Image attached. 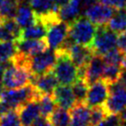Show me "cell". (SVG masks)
I'll list each match as a JSON object with an SVG mask.
<instances>
[{
	"instance_id": "1",
	"label": "cell",
	"mask_w": 126,
	"mask_h": 126,
	"mask_svg": "<svg viewBox=\"0 0 126 126\" xmlns=\"http://www.w3.org/2000/svg\"><path fill=\"white\" fill-rule=\"evenodd\" d=\"M97 26L86 16H79L69 23L68 36L75 43L90 47L94 41Z\"/></svg>"
},
{
	"instance_id": "2",
	"label": "cell",
	"mask_w": 126,
	"mask_h": 126,
	"mask_svg": "<svg viewBox=\"0 0 126 126\" xmlns=\"http://www.w3.org/2000/svg\"><path fill=\"white\" fill-rule=\"evenodd\" d=\"M57 59L53 72L60 85L71 86L77 79V67L66 51L55 49Z\"/></svg>"
},
{
	"instance_id": "3",
	"label": "cell",
	"mask_w": 126,
	"mask_h": 126,
	"mask_svg": "<svg viewBox=\"0 0 126 126\" xmlns=\"http://www.w3.org/2000/svg\"><path fill=\"white\" fill-rule=\"evenodd\" d=\"M40 96L35 88L32 84H29L23 88L4 89L0 94V100L10 109H18L27 102L38 99Z\"/></svg>"
},
{
	"instance_id": "4",
	"label": "cell",
	"mask_w": 126,
	"mask_h": 126,
	"mask_svg": "<svg viewBox=\"0 0 126 126\" xmlns=\"http://www.w3.org/2000/svg\"><path fill=\"white\" fill-rule=\"evenodd\" d=\"M118 35L108 26V24L97 26V32L94 41L91 44V49L94 53L104 55L111 50L117 48Z\"/></svg>"
},
{
	"instance_id": "5",
	"label": "cell",
	"mask_w": 126,
	"mask_h": 126,
	"mask_svg": "<svg viewBox=\"0 0 126 126\" xmlns=\"http://www.w3.org/2000/svg\"><path fill=\"white\" fill-rule=\"evenodd\" d=\"M32 73L26 65H18L11 63L7 67L3 77L4 88L7 89L23 88L27 85L31 84Z\"/></svg>"
},
{
	"instance_id": "6",
	"label": "cell",
	"mask_w": 126,
	"mask_h": 126,
	"mask_svg": "<svg viewBox=\"0 0 126 126\" xmlns=\"http://www.w3.org/2000/svg\"><path fill=\"white\" fill-rule=\"evenodd\" d=\"M56 59V51L52 48H48L44 52L31 57L29 59V69L32 76H40L53 71Z\"/></svg>"
},
{
	"instance_id": "7",
	"label": "cell",
	"mask_w": 126,
	"mask_h": 126,
	"mask_svg": "<svg viewBox=\"0 0 126 126\" xmlns=\"http://www.w3.org/2000/svg\"><path fill=\"white\" fill-rule=\"evenodd\" d=\"M113 7H109L100 2H94L84 9V16L90 19L96 26L108 24L115 13Z\"/></svg>"
},
{
	"instance_id": "8",
	"label": "cell",
	"mask_w": 126,
	"mask_h": 126,
	"mask_svg": "<svg viewBox=\"0 0 126 126\" xmlns=\"http://www.w3.org/2000/svg\"><path fill=\"white\" fill-rule=\"evenodd\" d=\"M69 23L63 20L56 21L50 25L46 35L48 45L52 49H58L68 37Z\"/></svg>"
},
{
	"instance_id": "9",
	"label": "cell",
	"mask_w": 126,
	"mask_h": 126,
	"mask_svg": "<svg viewBox=\"0 0 126 126\" xmlns=\"http://www.w3.org/2000/svg\"><path fill=\"white\" fill-rule=\"evenodd\" d=\"M109 95L110 92L108 83L103 79H100L89 86L86 98V104L90 108L103 105L107 100Z\"/></svg>"
},
{
	"instance_id": "10",
	"label": "cell",
	"mask_w": 126,
	"mask_h": 126,
	"mask_svg": "<svg viewBox=\"0 0 126 126\" xmlns=\"http://www.w3.org/2000/svg\"><path fill=\"white\" fill-rule=\"evenodd\" d=\"M31 84L40 95H53L59 82L54 73L50 71L40 76H32Z\"/></svg>"
},
{
	"instance_id": "11",
	"label": "cell",
	"mask_w": 126,
	"mask_h": 126,
	"mask_svg": "<svg viewBox=\"0 0 126 126\" xmlns=\"http://www.w3.org/2000/svg\"><path fill=\"white\" fill-rule=\"evenodd\" d=\"M17 53L31 58L40 53H42L50 48L46 38L20 40L16 42Z\"/></svg>"
},
{
	"instance_id": "12",
	"label": "cell",
	"mask_w": 126,
	"mask_h": 126,
	"mask_svg": "<svg viewBox=\"0 0 126 126\" xmlns=\"http://www.w3.org/2000/svg\"><path fill=\"white\" fill-rule=\"evenodd\" d=\"M22 28L15 18L3 19L0 24V42H17L21 40Z\"/></svg>"
},
{
	"instance_id": "13",
	"label": "cell",
	"mask_w": 126,
	"mask_h": 126,
	"mask_svg": "<svg viewBox=\"0 0 126 126\" xmlns=\"http://www.w3.org/2000/svg\"><path fill=\"white\" fill-rule=\"evenodd\" d=\"M105 68V61L103 56L98 53H94L87 66V73L85 80L89 86L95 82L100 80Z\"/></svg>"
},
{
	"instance_id": "14",
	"label": "cell",
	"mask_w": 126,
	"mask_h": 126,
	"mask_svg": "<svg viewBox=\"0 0 126 126\" xmlns=\"http://www.w3.org/2000/svg\"><path fill=\"white\" fill-rule=\"evenodd\" d=\"M67 53L77 68L87 66L92 55L94 54V52L91 49V47L77 44V43L71 46L67 51Z\"/></svg>"
},
{
	"instance_id": "15",
	"label": "cell",
	"mask_w": 126,
	"mask_h": 126,
	"mask_svg": "<svg viewBox=\"0 0 126 126\" xmlns=\"http://www.w3.org/2000/svg\"><path fill=\"white\" fill-rule=\"evenodd\" d=\"M17 110H18V114L23 126H32V123L42 116L39 98L25 103L24 105L20 106Z\"/></svg>"
},
{
	"instance_id": "16",
	"label": "cell",
	"mask_w": 126,
	"mask_h": 126,
	"mask_svg": "<svg viewBox=\"0 0 126 126\" xmlns=\"http://www.w3.org/2000/svg\"><path fill=\"white\" fill-rule=\"evenodd\" d=\"M53 97L58 107L69 110L77 104V99L70 86L61 85L55 88Z\"/></svg>"
},
{
	"instance_id": "17",
	"label": "cell",
	"mask_w": 126,
	"mask_h": 126,
	"mask_svg": "<svg viewBox=\"0 0 126 126\" xmlns=\"http://www.w3.org/2000/svg\"><path fill=\"white\" fill-rule=\"evenodd\" d=\"M90 107L86 102L77 103L70 110L71 124L70 126H89L90 124Z\"/></svg>"
},
{
	"instance_id": "18",
	"label": "cell",
	"mask_w": 126,
	"mask_h": 126,
	"mask_svg": "<svg viewBox=\"0 0 126 126\" xmlns=\"http://www.w3.org/2000/svg\"><path fill=\"white\" fill-rule=\"evenodd\" d=\"M103 106L108 114H118L126 107V89L110 94Z\"/></svg>"
},
{
	"instance_id": "19",
	"label": "cell",
	"mask_w": 126,
	"mask_h": 126,
	"mask_svg": "<svg viewBox=\"0 0 126 126\" xmlns=\"http://www.w3.org/2000/svg\"><path fill=\"white\" fill-rule=\"evenodd\" d=\"M83 7V0H70V2L59 9V17L62 20L71 23L79 17L80 9Z\"/></svg>"
},
{
	"instance_id": "20",
	"label": "cell",
	"mask_w": 126,
	"mask_h": 126,
	"mask_svg": "<svg viewBox=\"0 0 126 126\" xmlns=\"http://www.w3.org/2000/svg\"><path fill=\"white\" fill-rule=\"evenodd\" d=\"M48 28L43 22L38 19L34 24L22 29L21 40H30V39H43L46 38Z\"/></svg>"
},
{
	"instance_id": "21",
	"label": "cell",
	"mask_w": 126,
	"mask_h": 126,
	"mask_svg": "<svg viewBox=\"0 0 126 126\" xmlns=\"http://www.w3.org/2000/svg\"><path fill=\"white\" fill-rule=\"evenodd\" d=\"M15 19L23 29L34 24L37 20V17L32 8L29 7V5H18Z\"/></svg>"
},
{
	"instance_id": "22",
	"label": "cell",
	"mask_w": 126,
	"mask_h": 126,
	"mask_svg": "<svg viewBox=\"0 0 126 126\" xmlns=\"http://www.w3.org/2000/svg\"><path fill=\"white\" fill-rule=\"evenodd\" d=\"M32 8L34 11L36 17H42L49 14L51 12L56 11L59 9L55 7L53 0H32Z\"/></svg>"
},
{
	"instance_id": "23",
	"label": "cell",
	"mask_w": 126,
	"mask_h": 126,
	"mask_svg": "<svg viewBox=\"0 0 126 126\" xmlns=\"http://www.w3.org/2000/svg\"><path fill=\"white\" fill-rule=\"evenodd\" d=\"M108 26L113 32L118 33H123L126 31V9L115 10V13L108 22Z\"/></svg>"
},
{
	"instance_id": "24",
	"label": "cell",
	"mask_w": 126,
	"mask_h": 126,
	"mask_svg": "<svg viewBox=\"0 0 126 126\" xmlns=\"http://www.w3.org/2000/svg\"><path fill=\"white\" fill-rule=\"evenodd\" d=\"M48 120L53 126H70L71 114L67 110L57 106Z\"/></svg>"
},
{
	"instance_id": "25",
	"label": "cell",
	"mask_w": 126,
	"mask_h": 126,
	"mask_svg": "<svg viewBox=\"0 0 126 126\" xmlns=\"http://www.w3.org/2000/svg\"><path fill=\"white\" fill-rule=\"evenodd\" d=\"M39 104H40L41 114L42 117H45L47 119L57 107L53 95H41L39 98Z\"/></svg>"
},
{
	"instance_id": "26",
	"label": "cell",
	"mask_w": 126,
	"mask_h": 126,
	"mask_svg": "<svg viewBox=\"0 0 126 126\" xmlns=\"http://www.w3.org/2000/svg\"><path fill=\"white\" fill-rule=\"evenodd\" d=\"M71 86H72L71 88H72L73 93L77 99V103L86 102L88 88H89V85L87 83V81L82 78H77Z\"/></svg>"
},
{
	"instance_id": "27",
	"label": "cell",
	"mask_w": 126,
	"mask_h": 126,
	"mask_svg": "<svg viewBox=\"0 0 126 126\" xmlns=\"http://www.w3.org/2000/svg\"><path fill=\"white\" fill-rule=\"evenodd\" d=\"M18 4L17 0H3L0 3V16L3 19L15 18Z\"/></svg>"
},
{
	"instance_id": "28",
	"label": "cell",
	"mask_w": 126,
	"mask_h": 126,
	"mask_svg": "<svg viewBox=\"0 0 126 126\" xmlns=\"http://www.w3.org/2000/svg\"><path fill=\"white\" fill-rule=\"evenodd\" d=\"M121 66H122L121 64H117V63H105V68H104V72H103L101 79H103L108 84L115 82L118 79L121 71L123 69V67Z\"/></svg>"
},
{
	"instance_id": "29",
	"label": "cell",
	"mask_w": 126,
	"mask_h": 126,
	"mask_svg": "<svg viewBox=\"0 0 126 126\" xmlns=\"http://www.w3.org/2000/svg\"><path fill=\"white\" fill-rule=\"evenodd\" d=\"M0 126H23L17 109H12L0 115Z\"/></svg>"
},
{
	"instance_id": "30",
	"label": "cell",
	"mask_w": 126,
	"mask_h": 126,
	"mask_svg": "<svg viewBox=\"0 0 126 126\" xmlns=\"http://www.w3.org/2000/svg\"><path fill=\"white\" fill-rule=\"evenodd\" d=\"M17 53V45L14 42H0V63L12 59Z\"/></svg>"
},
{
	"instance_id": "31",
	"label": "cell",
	"mask_w": 126,
	"mask_h": 126,
	"mask_svg": "<svg viewBox=\"0 0 126 126\" xmlns=\"http://www.w3.org/2000/svg\"><path fill=\"white\" fill-rule=\"evenodd\" d=\"M108 115L103 105L96 106L91 108L90 112V124L89 126H98V124Z\"/></svg>"
},
{
	"instance_id": "32",
	"label": "cell",
	"mask_w": 126,
	"mask_h": 126,
	"mask_svg": "<svg viewBox=\"0 0 126 126\" xmlns=\"http://www.w3.org/2000/svg\"><path fill=\"white\" fill-rule=\"evenodd\" d=\"M123 53L122 51H120L118 48L111 50L110 52L107 53L103 55V59L105 61L106 63H117L121 64L122 59H123Z\"/></svg>"
},
{
	"instance_id": "33",
	"label": "cell",
	"mask_w": 126,
	"mask_h": 126,
	"mask_svg": "<svg viewBox=\"0 0 126 126\" xmlns=\"http://www.w3.org/2000/svg\"><path fill=\"white\" fill-rule=\"evenodd\" d=\"M122 121L118 114H108L98 126H121Z\"/></svg>"
},
{
	"instance_id": "34",
	"label": "cell",
	"mask_w": 126,
	"mask_h": 126,
	"mask_svg": "<svg viewBox=\"0 0 126 126\" xmlns=\"http://www.w3.org/2000/svg\"><path fill=\"white\" fill-rule=\"evenodd\" d=\"M99 2L113 7L116 10L123 9L126 6V0H99Z\"/></svg>"
},
{
	"instance_id": "35",
	"label": "cell",
	"mask_w": 126,
	"mask_h": 126,
	"mask_svg": "<svg viewBox=\"0 0 126 126\" xmlns=\"http://www.w3.org/2000/svg\"><path fill=\"white\" fill-rule=\"evenodd\" d=\"M117 48L123 53H126V31L123 33H120L118 36Z\"/></svg>"
},
{
	"instance_id": "36",
	"label": "cell",
	"mask_w": 126,
	"mask_h": 126,
	"mask_svg": "<svg viewBox=\"0 0 126 126\" xmlns=\"http://www.w3.org/2000/svg\"><path fill=\"white\" fill-rule=\"evenodd\" d=\"M53 2H54V5H55V7L60 9L63 6H65L66 4H68L70 2V0H53Z\"/></svg>"
},
{
	"instance_id": "37",
	"label": "cell",
	"mask_w": 126,
	"mask_h": 126,
	"mask_svg": "<svg viewBox=\"0 0 126 126\" xmlns=\"http://www.w3.org/2000/svg\"><path fill=\"white\" fill-rule=\"evenodd\" d=\"M119 116H120L121 121H122V123L126 122V107L119 112Z\"/></svg>"
},
{
	"instance_id": "38",
	"label": "cell",
	"mask_w": 126,
	"mask_h": 126,
	"mask_svg": "<svg viewBox=\"0 0 126 126\" xmlns=\"http://www.w3.org/2000/svg\"><path fill=\"white\" fill-rule=\"evenodd\" d=\"M18 5H29L32 3V0H17Z\"/></svg>"
},
{
	"instance_id": "39",
	"label": "cell",
	"mask_w": 126,
	"mask_h": 126,
	"mask_svg": "<svg viewBox=\"0 0 126 126\" xmlns=\"http://www.w3.org/2000/svg\"><path fill=\"white\" fill-rule=\"evenodd\" d=\"M121 65L123 66V68H125L126 69V53H123V59H122Z\"/></svg>"
},
{
	"instance_id": "40",
	"label": "cell",
	"mask_w": 126,
	"mask_h": 126,
	"mask_svg": "<svg viewBox=\"0 0 126 126\" xmlns=\"http://www.w3.org/2000/svg\"><path fill=\"white\" fill-rule=\"evenodd\" d=\"M122 125H123V126H126V122H124V123H122Z\"/></svg>"
},
{
	"instance_id": "41",
	"label": "cell",
	"mask_w": 126,
	"mask_h": 126,
	"mask_svg": "<svg viewBox=\"0 0 126 126\" xmlns=\"http://www.w3.org/2000/svg\"><path fill=\"white\" fill-rule=\"evenodd\" d=\"M2 21H3V18H1V16H0V24H1V23H2Z\"/></svg>"
},
{
	"instance_id": "42",
	"label": "cell",
	"mask_w": 126,
	"mask_h": 126,
	"mask_svg": "<svg viewBox=\"0 0 126 126\" xmlns=\"http://www.w3.org/2000/svg\"><path fill=\"white\" fill-rule=\"evenodd\" d=\"M2 1H3V0H0V3H1V2H2Z\"/></svg>"
},
{
	"instance_id": "43",
	"label": "cell",
	"mask_w": 126,
	"mask_h": 126,
	"mask_svg": "<svg viewBox=\"0 0 126 126\" xmlns=\"http://www.w3.org/2000/svg\"><path fill=\"white\" fill-rule=\"evenodd\" d=\"M125 9H126V6H125Z\"/></svg>"
},
{
	"instance_id": "44",
	"label": "cell",
	"mask_w": 126,
	"mask_h": 126,
	"mask_svg": "<svg viewBox=\"0 0 126 126\" xmlns=\"http://www.w3.org/2000/svg\"><path fill=\"white\" fill-rule=\"evenodd\" d=\"M121 126H123V125H121Z\"/></svg>"
}]
</instances>
